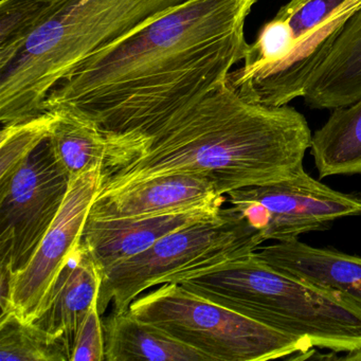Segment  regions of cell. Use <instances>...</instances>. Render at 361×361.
<instances>
[{"label": "cell", "mask_w": 361, "mask_h": 361, "mask_svg": "<svg viewBox=\"0 0 361 361\" xmlns=\"http://www.w3.org/2000/svg\"><path fill=\"white\" fill-rule=\"evenodd\" d=\"M259 0H187L82 61L44 102L113 132L149 135L221 87L251 44Z\"/></svg>", "instance_id": "obj_1"}, {"label": "cell", "mask_w": 361, "mask_h": 361, "mask_svg": "<svg viewBox=\"0 0 361 361\" xmlns=\"http://www.w3.org/2000/svg\"><path fill=\"white\" fill-rule=\"evenodd\" d=\"M103 130L106 156L97 200L183 173L207 177L225 196L284 180L304 169L312 137L297 109L252 102L228 79L152 134Z\"/></svg>", "instance_id": "obj_2"}, {"label": "cell", "mask_w": 361, "mask_h": 361, "mask_svg": "<svg viewBox=\"0 0 361 361\" xmlns=\"http://www.w3.org/2000/svg\"><path fill=\"white\" fill-rule=\"evenodd\" d=\"M187 0H54L18 58L0 71L3 126L45 113L49 92L82 61Z\"/></svg>", "instance_id": "obj_3"}, {"label": "cell", "mask_w": 361, "mask_h": 361, "mask_svg": "<svg viewBox=\"0 0 361 361\" xmlns=\"http://www.w3.org/2000/svg\"><path fill=\"white\" fill-rule=\"evenodd\" d=\"M188 290L334 353L361 350V306L249 253L181 281Z\"/></svg>", "instance_id": "obj_4"}, {"label": "cell", "mask_w": 361, "mask_h": 361, "mask_svg": "<svg viewBox=\"0 0 361 361\" xmlns=\"http://www.w3.org/2000/svg\"><path fill=\"white\" fill-rule=\"evenodd\" d=\"M265 242L233 206L216 219L169 233L147 250L120 262L102 274L100 314L113 303L114 312H128L145 290L181 281L215 266L255 252Z\"/></svg>", "instance_id": "obj_5"}, {"label": "cell", "mask_w": 361, "mask_h": 361, "mask_svg": "<svg viewBox=\"0 0 361 361\" xmlns=\"http://www.w3.org/2000/svg\"><path fill=\"white\" fill-rule=\"evenodd\" d=\"M128 312L208 357L209 361H267L307 354L312 345L235 310L166 283L139 295Z\"/></svg>", "instance_id": "obj_6"}, {"label": "cell", "mask_w": 361, "mask_h": 361, "mask_svg": "<svg viewBox=\"0 0 361 361\" xmlns=\"http://www.w3.org/2000/svg\"><path fill=\"white\" fill-rule=\"evenodd\" d=\"M69 183L47 139L0 185V266L14 274L28 263L58 215Z\"/></svg>", "instance_id": "obj_7"}, {"label": "cell", "mask_w": 361, "mask_h": 361, "mask_svg": "<svg viewBox=\"0 0 361 361\" xmlns=\"http://www.w3.org/2000/svg\"><path fill=\"white\" fill-rule=\"evenodd\" d=\"M227 196L265 240L288 242L325 229L337 219L361 216V195L336 191L304 169L290 178L245 188Z\"/></svg>", "instance_id": "obj_8"}, {"label": "cell", "mask_w": 361, "mask_h": 361, "mask_svg": "<svg viewBox=\"0 0 361 361\" xmlns=\"http://www.w3.org/2000/svg\"><path fill=\"white\" fill-rule=\"evenodd\" d=\"M103 164L73 177L64 202L23 269L11 282V310L33 323L47 307L61 274L77 255L90 210L100 193Z\"/></svg>", "instance_id": "obj_9"}, {"label": "cell", "mask_w": 361, "mask_h": 361, "mask_svg": "<svg viewBox=\"0 0 361 361\" xmlns=\"http://www.w3.org/2000/svg\"><path fill=\"white\" fill-rule=\"evenodd\" d=\"M360 7L361 0H353L339 13L297 42L284 60L259 68L242 66L232 71L228 80L245 98L255 103L282 106L303 98L308 80L329 56L348 18Z\"/></svg>", "instance_id": "obj_10"}, {"label": "cell", "mask_w": 361, "mask_h": 361, "mask_svg": "<svg viewBox=\"0 0 361 361\" xmlns=\"http://www.w3.org/2000/svg\"><path fill=\"white\" fill-rule=\"evenodd\" d=\"M223 208L224 202H216L142 216L88 217L81 245L102 274L115 264L147 250L169 233L216 219Z\"/></svg>", "instance_id": "obj_11"}, {"label": "cell", "mask_w": 361, "mask_h": 361, "mask_svg": "<svg viewBox=\"0 0 361 361\" xmlns=\"http://www.w3.org/2000/svg\"><path fill=\"white\" fill-rule=\"evenodd\" d=\"M227 197L214 183L197 174H173L152 179L142 185L109 197L96 200L90 217L118 219L160 214L224 202Z\"/></svg>", "instance_id": "obj_12"}, {"label": "cell", "mask_w": 361, "mask_h": 361, "mask_svg": "<svg viewBox=\"0 0 361 361\" xmlns=\"http://www.w3.org/2000/svg\"><path fill=\"white\" fill-rule=\"evenodd\" d=\"M255 253L281 271L337 291L361 306L360 257L316 248L298 238L259 248Z\"/></svg>", "instance_id": "obj_13"}, {"label": "cell", "mask_w": 361, "mask_h": 361, "mask_svg": "<svg viewBox=\"0 0 361 361\" xmlns=\"http://www.w3.org/2000/svg\"><path fill=\"white\" fill-rule=\"evenodd\" d=\"M101 282L100 270L80 245L75 259L61 274L47 307L33 322L65 344L69 361L80 326L98 302Z\"/></svg>", "instance_id": "obj_14"}, {"label": "cell", "mask_w": 361, "mask_h": 361, "mask_svg": "<svg viewBox=\"0 0 361 361\" xmlns=\"http://www.w3.org/2000/svg\"><path fill=\"white\" fill-rule=\"evenodd\" d=\"M361 98V7L348 18L333 49L308 80L304 102L312 109L348 106Z\"/></svg>", "instance_id": "obj_15"}, {"label": "cell", "mask_w": 361, "mask_h": 361, "mask_svg": "<svg viewBox=\"0 0 361 361\" xmlns=\"http://www.w3.org/2000/svg\"><path fill=\"white\" fill-rule=\"evenodd\" d=\"M103 329L105 361H209L202 353L128 310L114 312L103 321Z\"/></svg>", "instance_id": "obj_16"}, {"label": "cell", "mask_w": 361, "mask_h": 361, "mask_svg": "<svg viewBox=\"0 0 361 361\" xmlns=\"http://www.w3.org/2000/svg\"><path fill=\"white\" fill-rule=\"evenodd\" d=\"M310 149L320 179L361 175V98L333 109L324 126L312 135Z\"/></svg>", "instance_id": "obj_17"}, {"label": "cell", "mask_w": 361, "mask_h": 361, "mask_svg": "<svg viewBox=\"0 0 361 361\" xmlns=\"http://www.w3.org/2000/svg\"><path fill=\"white\" fill-rule=\"evenodd\" d=\"M56 121L49 141L52 151L71 178L104 162L106 138L94 120L67 109H54Z\"/></svg>", "instance_id": "obj_18"}, {"label": "cell", "mask_w": 361, "mask_h": 361, "mask_svg": "<svg viewBox=\"0 0 361 361\" xmlns=\"http://www.w3.org/2000/svg\"><path fill=\"white\" fill-rule=\"evenodd\" d=\"M0 360L68 361L66 346L14 312L0 317Z\"/></svg>", "instance_id": "obj_19"}, {"label": "cell", "mask_w": 361, "mask_h": 361, "mask_svg": "<svg viewBox=\"0 0 361 361\" xmlns=\"http://www.w3.org/2000/svg\"><path fill=\"white\" fill-rule=\"evenodd\" d=\"M54 0L0 1V71L9 66L43 20Z\"/></svg>", "instance_id": "obj_20"}, {"label": "cell", "mask_w": 361, "mask_h": 361, "mask_svg": "<svg viewBox=\"0 0 361 361\" xmlns=\"http://www.w3.org/2000/svg\"><path fill=\"white\" fill-rule=\"evenodd\" d=\"M56 111L3 126L0 134V185L9 180L29 156L49 138Z\"/></svg>", "instance_id": "obj_21"}, {"label": "cell", "mask_w": 361, "mask_h": 361, "mask_svg": "<svg viewBox=\"0 0 361 361\" xmlns=\"http://www.w3.org/2000/svg\"><path fill=\"white\" fill-rule=\"evenodd\" d=\"M353 0H289L280 8L276 18L290 27L295 43L339 13Z\"/></svg>", "instance_id": "obj_22"}, {"label": "cell", "mask_w": 361, "mask_h": 361, "mask_svg": "<svg viewBox=\"0 0 361 361\" xmlns=\"http://www.w3.org/2000/svg\"><path fill=\"white\" fill-rule=\"evenodd\" d=\"M293 31L282 18L274 16L262 27L257 41L251 44L245 68H259L284 60L295 48Z\"/></svg>", "instance_id": "obj_23"}, {"label": "cell", "mask_w": 361, "mask_h": 361, "mask_svg": "<svg viewBox=\"0 0 361 361\" xmlns=\"http://www.w3.org/2000/svg\"><path fill=\"white\" fill-rule=\"evenodd\" d=\"M71 361H105L104 329L98 302L90 308L80 326Z\"/></svg>", "instance_id": "obj_24"}, {"label": "cell", "mask_w": 361, "mask_h": 361, "mask_svg": "<svg viewBox=\"0 0 361 361\" xmlns=\"http://www.w3.org/2000/svg\"><path fill=\"white\" fill-rule=\"evenodd\" d=\"M342 360H357L361 361V350H356V352L348 353L345 356L341 357Z\"/></svg>", "instance_id": "obj_25"}]
</instances>
